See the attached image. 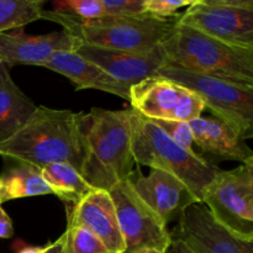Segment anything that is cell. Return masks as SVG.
Returning a JSON list of instances; mask_svg holds the SVG:
<instances>
[{
	"mask_svg": "<svg viewBox=\"0 0 253 253\" xmlns=\"http://www.w3.org/2000/svg\"><path fill=\"white\" fill-rule=\"evenodd\" d=\"M79 116L67 109L36 106L24 126L0 143V156L40 169L51 163H68L82 174L85 147Z\"/></svg>",
	"mask_w": 253,
	"mask_h": 253,
	"instance_id": "6da1fadb",
	"label": "cell"
},
{
	"mask_svg": "<svg viewBox=\"0 0 253 253\" xmlns=\"http://www.w3.org/2000/svg\"><path fill=\"white\" fill-rule=\"evenodd\" d=\"M85 158L82 175L93 188L109 190L133 170L130 110L93 108L79 116Z\"/></svg>",
	"mask_w": 253,
	"mask_h": 253,
	"instance_id": "7a4b0ae2",
	"label": "cell"
},
{
	"mask_svg": "<svg viewBox=\"0 0 253 253\" xmlns=\"http://www.w3.org/2000/svg\"><path fill=\"white\" fill-rule=\"evenodd\" d=\"M161 48L167 67L253 85V49L231 46L178 22Z\"/></svg>",
	"mask_w": 253,
	"mask_h": 253,
	"instance_id": "3957f363",
	"label": "cell"
},
{
	"mask_svg": "<svg viewBox=\"0 0 253 253\" xmlns=\"http://www.w3.org/2000/svg\"><path fill=\"white\" fill-rule=\"evenodd\" d=\"M128 110L135 162L174 175L202 203L208 187L221 169L207 162L199 153L178 146L153 121L132 108Z\"/></svg>",
	"mask_w": 253,
	"mask_h": 253,
	"instance_id": "277c9868",
	"label": "cell"
},
{
	"mask_svg": "<svg viewBox=\"0 0 253 253\" xmlns=\"http://www.w3.org/2000/svg\"><path fill=\"white\" fill-rule=\"evenodd\" d=\"M41 19L57 22L64 31L89 46L116 51L150 52L161 46V42L175 26L178 17L160 19L150 15L140 17L104 15L98 19L81 20L52 10H43Z\"/></svg>",
	"mask_w": 253,
	"mask_h": 253,
	"instance_id": "5b68a950",
	"label": "cell"
},
{
	"mask_svg": "<svg viewBox=\"0 0 253 253\" xmlns=\"http://www.w3.org/2000/svg\"><path fill=\"white\" fill-rule=\"evenodd\" d=\"M156 76L197 94L212 115L234 126L245 140L253 136V85L167 66Z\"/></svg>",
	"mask_w": 253,
	"mask_h": 253,
	"instance_id": "8992f818",
	"label": "cell"
},
{
	"mask_svg": "<svg viewBox=\"0 0 253 253\" xmlns=\"http://www.w3.org/2000/svg\"><path fill=\"white\" fill-rule=\"evenodd\" d=\"M202 203L220 224L253 241V162L220 170Z\"/></svg>",
	"mask_w": 253,
	"mask_h": 253,
	"instance_id": "52a82bcc",
	"label": "cell"
},
{
	"mask_svg": "<svg viewBox=\"0 0 253 253\" xmlns=\"http://www.w3.org/2000/svg\"><path fill=\"white\" fill-rule=\"evenodd\" d=\"M177 22L231 46L253 49L252 0H194Z\"/></svg>",
	"mask_w": 253,
	"mask_h": 253,
	"instance_id": "ba28073f",
	"label": "cell"
},
{
	"mask_svg": "<svg viewBox=\"0 0 253 253\" xmlns=\"http://www.w3.org/2000/svg\"><path fill=\"white\" fill-rule=\"evenodd\" d=\"M109 194L125 242V253L147 249L167 252L172 244L167 224L136 194L128 179L114 185Z\"/></svg>",
	"mask_w": 253,
	"mask_h": 253,
	"instance_id": "9c48e42d",
	"label": "cell"
},
{
	"mask_svg": "<svg viewBox=\"0 0 253 253\" xmlns=\"http://www.w3.org/2000/svg\"><path fill=\"white\" fill-rule=\"evenodd\" d=\"M130 104L133 110L148 120L190 123L207 110L197 94L175 82L157 76L145 79L130 89Z\"/></svg>",
	"mask_w": 253,
	"mask_h": 253,
	"instance_id": "30bf717a",
	"label": "cell"
},
{
	"mask_svg": "<svg viewBox=\"0 0 253 253\" xmlns=\"http://www.w3.org/2000/svg\"><path fill=\"white\" fill-rule=\"evenodd\" d=\"M178 239L192 253H253V241L220 224L203 203L188 207L178 220Z\"/></svg>",
	"mask_w": 253,
	"mask_h": 253,
	"instance_id": "8fae6325",
	"label": "cell"
},
{
	"mask_svg": "<svg viewBox=\"0 0 253 253\" xmlns=\"http://www.w3.org/2000/svg\"><path fill=\"white\" fill-rule=\"evenodd\" d=\"M83 42L69 32L53 31L44 35L25 34L22 29L0 34V63L7 68L16 64L43 67L53 54L76 52Z\"/></svg>",
	"mask_w": 253,
	"mask_h": 253,
	"instance_id": "7c38bea8",
	"label": "cell"
},
{
	"mask_svg": "<svg viewBox=\"0 0 253 253\" xmlns=\"http://www.w3.org/2000/svg\"><path fill=\"white\" fill-rule=\"evenodd\" d=\"M76 53L100 67L127 89L145 79L156 77L161 68L167 66L161 46L150 52H127L82 43Z\"/></svg>",
	"mask_w": 253,
	"mask_h": 253,
	"instance_id": "4fadbf2b",
	"label": "cell"
},
{
	"mask_svg": "<svg viewBox=\"0 0 253 253\" xmlns=\"http://www.w3.org/2000/svg\"><path fill=\"white\" fill-rule=\"evenodd\" d=\"M127 179L136 194L166 224L179 220L188 207L199 203L182 180L163 170L152 169L145 177L140 169H133Z\"/></svg>",
	"mask_w": 253,
	"mask_h": 253,
	"instance_id": "5bb4252c",
	"label": "cell"
},
{
	"mask_svg": "<svg viewBox=\"0 0 253 253\" xmlns=\"http://www.w3.org/2000/svg\"><path fill=\"white\" fill-rule=\"evenodd\" d=\"M194 146L203 153V158L211 163L216 161L253 162V152L244 136L226 121L216 116H199L189 123Z\"/></svg>",
	"mask_w": 253,
	"mask_h": 253,
	"instance_id": "9a60e30c",
	"label": "cell"
},
{
	"mask_svg": "<svg viewBox=\"0 0 253 253\" xmlns=\"http://www.w3.org/2000/svg\"><path fill=\"white\" fill-rule=\"evenodd\" d=\"M68 224L79 225L93 232L109 253H125V242L119 227L115 207L106 190L95 189L73 205Z\"/></svg>",
	"mask_w": 253,
	"mask_h": 253,
	"instance_id": "2e32d148",
	"label": "cell"
},
{
	"mask_svg": "<svg viewBox=\"0 0 253 253\" xmlns=\"http://www.w3.org/2000/svg\"><path fill=\"white\" fill-rule=\"evenodd\" d=\"M43 67L69 79L77 86V90L95 89L130 101V89L119 83L100 67L86 61L76 52H59L53 54Z\"/></svg>",
	"mask_w": 253,
	"mask_h": 253,
	"instance_id": "e0dca14e",
	"label": "cell"
},
{
	"mask_svg": "<svg viewBox=\"0 0 253 253\" xmlns=\"http://www.w3.org/2000/svg\"><path fill=\"white\" fill-rule=\"evenodd\" d=\"M35 109L34 101L12 81L9 68L0 63V143L20 130Z\"/></svg>",
	"mask_w": 253,
	"mask_h": 253,
	"instance_id": "ac0fdd59",
	"label": "cell"
},
{
	"mask_svg": "<svg viewBox=\"0 0 253 253\" xmlns=\"http://www.w3.org/2000/svg\"><path fill=\"white\" fill-rule=\"evenodd\" d=\"M4 161V170L0 174V205L21 198L52 194L40 168L11 158Z\"/></svg>",
	"mask_w": 253,
	"mask_h": 253,
	"instance_id": "d6986e66",
	"label": "cell"
},
{
	"mask_svg": "<svg viewBox=\"0 0 253 253\" xmlns=\"http://www.w3.org/2000/svg\"><path fill=\"white\" fill-rule=\"evenodd\" d=\"M41 175L52 194L67 204H78L83 198L95 190V188L91 187L83 175L68 163H51L42 168Z\"/></svg>",
	"mask_w": 253,
	"mask_h": 253,
	"instance_id": "ffe728a7",
	"label": "cell"
},
{
	"mask_svg": "<svg viewBox=\"0 0 253 253\" xmlns=\"http://www.w3.org/2000/svg\"><path fill=\"white\" fill-rule=\"evenodd\" d=\"M43 0H0V34L41 20Z\"/></svg>",
	"mask_w": 253,
	"mask_h": 253,
	"instance_id": "44dd1931",
	"label": "cell"
},
{
	"mask_svg": "<svg viewBox=\"0 0 253 253\" xmlns=\"http://www.w3.org/2000/svg\"><path fill=\"white\" fill-rule=\"evenodd\" d=\"M63 235V253H109L103 242L85 227L68 224Z\"/></svg>",
	"mask_w": 253,
	"mask_h": 253,
	"instance_id": "7402d4cb",
	"label": "cell"
},
{
	"mask_svg": "<svg viewBox=\"0 0 253 253\" xmlns=\"http://www.w3.org/2000/svg\"><path fill=\"white\" fill-rule=\"evenodd\" d=\"M52 11L81 20L98 19L105 15L101 0H54Z\"/></svg>",
	"mask_w": 253,
	"mask_h": 253,
	"instance_id": "603a6c76",
	"label": "cell"
},
{
	"mask_svg": "<svg viewBox=\"0 0 253 253\" xmlns=\"http://www.w3.org/2000/svg\"><path fill=\"white\" fill-rule=\"evenodd\" d=\"M180 147L188 151L198 153L195 151L194 137H193L192 128L189 123L185 121H172V120H151Z\"/></svg>",
	"mask_w": 253,
	"mask_h": 253,
	"instance_id": "cb8c5ba5",
	"label": "cell"
},
{
	"mask_svg": "<svg viewBox=\"0 0 253 253\" xmlns=\"http://www.w3.org/2000/svg\"><path fill=\"white\" fill-rule=\"evenodd\" d=\"M101 4L105 15L110 16H148L146 10V0H101Z\"/></svg>",
	"mask_w": 253,
	"mask_h": 253,
	"instance_id": "d4e9b609",
	"label": "cell"
},
{
	"mask_svg": "<svg viewBox=\"0 0 253 253\" xmlns=\"http://www.w3.org/2000/svg\"><path fill=\"white\" fill-rule=\"evenodd\" d=\"M194 0H146V10L151 16L160 19H172L178 17V10L188 7Z\"/></svg>",
	"mask_w": 253,
	"mask_h": 253,
	"instance_id": "484cf974",
	"label": "cell"
},
{
	"mask_svg": "<svg viewBox=\"0 0 253 253\" xmlns=\"http://www.w3.org/2000/svg\"><path fill=\"white\" fill-rule=\"evenodd\" d=\"M63 242H64V235L56 240L54 242H51L47 246L41 247V249H27L24 250L20 253H63Z\"/></svg>",
	"mask_w": 253,
	"mask_h": 253,
	"instance_id": "4316f807",
	"label": "cell"
},
{
	"mask_svg": "<svg viewBox=\"0 0 253 253\" xmlns=\"http://www.w3.org/2000/svg\"><path fill=\"white\" fill-rule=\"evenodd\" d=\"M14 235V226L9 215L0 205V239H10Z\"/></svg>",
	"mask_w": 253,
	"mask_h": 253,
	"instance_id": "83f0119b",
	"label": "cell"
},
{
	"mask_svg": "<svg viewBox=\"0 0 253 253\" xmlns=\"http://www.w3.org/2000/svg\"><path fill=\"white\" fill-rule=\"evenodd\" d=\"M167 253H192L190 250L183 244L180 240L172 239V244H170L169 249L167 250Z\"/></svg>",
	"mask_w": 253,
	"mask_h": 253,
	"instance_id": "f1b7e54d",
	"label": "cell"
},
{
	"mask_svg": "<svg viewBox=\"0 0 253 253\" xmlns=\"http://www.w3.org/2000/svg\"><path fill=\"white\" fill-rule=\"evenodd\" d=\"M132 253H167V252H162V251H157V250H138V251H135Z\"/></svg>",
	"mask_w": 253,
	"mask_h": 253,
	"instance_id": "f546056e",
	"label": "cell"
}]
</instances>
